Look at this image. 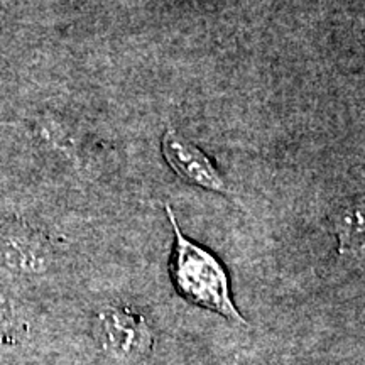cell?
<instances>
[{
    "instance_id": "cell-2",
    "label": "cell",
    "mask_w": 365,
    "mask_h": 365,
    "mask_svg": "<svg viewBox=\"0 0 365 365\" xmlns=\"http://www.w3.org/2000/svg\"><path fill=\"white\" fill-rule=\"evenodd\" d=\"M161 149L166 163L182 181L213 193L234 196V191L223 180L212 159L185 135L178 134L173 127L164 132Z\"/></svg>"
},
{
    "instance_id": "cell-3",
    "label": "cell",
    "mask_w": 365,
    "mask_h": 365,
    "mask_svg": "<svg viewBox=\"0 0 365 365\" xmlns=\"http://www.w3.org/2000/svg\"><path fill=\"white\" fill-rule=\"evenodd\" d=\"M98 336L105 349L118 359H140L153 345L145 319L129 308H108L100 313Z\"/></svg>"
},
{
    "instance_id": "cell-1",
    "label": "cell",
    "mask_w": 365,
    "mask_h": 365,
    "mask_svg": "<svg viewBox=\"0 0 365 365\" xmlns=\"http://www.w3.org/2000/svg\"><path fill=\"white\" fill-rule=\"evenodd\" d=\"M166 213L175 232L170 274L181 298L195 307L210 309L240 325H247L232 299L230 281L222 262L210 250L200 247L198 244L185 237L178 225L175 213L168 205Z\"/></svg>"
}]
</instances>
